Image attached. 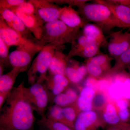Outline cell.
<instances>
[{
	"mask_svg": "<svg viewBox=\"0 0 130 130\" xmlns=\"http://www.w3.org/2000/svg\"><path fill=\"white\" fill-rule=\"evenodd\" d=\"M97 112L105 129L109 126L118 125L121 123L114 102L109 101L101 111Z\"/></svg>",
	"mask_w": 130,
	"mask_h": 130,
	"instance_id": "cell-14",
	"label": "cell"
},
{
	"mask_svg": "<svg viewBox=\"0 0 130 130\" xmlns=\"http://www.w3.org/2000/svg\"><path fill=\"white\" fill-rule=\"evenodd\" d=\"M44 129V130H47L46 129Z\"/></svg>",
	"mask_w": 130,
	"mask_h": 130,
	"instance_id": "cell-41",
	"label": "cell"
},
{
	"mask_svg": "<svg viewBox=\"0 0 130 130\" xmlns=\"http://www.w3.org/2000/svg\"><path fill=\"white\" fill-rule=\"evenodd\" d=\"M114 102L121 123H128V121H130V113L128 100H124L121 98Z\"/></svg>",
	"mask_w": 130,
	"mask_h": 130,
	"instance_id": "cell-27",
	"label": "cell"
},
{
	"mask_svg": "<svg viewBox=\"0 0 130 130\" xmlns=\"http://www.w3.org/2000/svg\"><path fill=\"white\" fill-rule=\"evenodd\" d=\"M120 125L122 130H130V123H121Z\"/></svg>",
	"mask_w": 130,
	"mask_h": 130,
	"instance_id": "cell-36",
	"label": "cell"
},
{
	"mask_svg": "<svg viewBox=\"0 0 130 130\" xmlns=\"http://www.w3.org/2000/svg\"><path fill=\"white\" fill-rule=\"evenodd\" d=\"M113 59V58L109 56L108 55L101 54L86 60L100 66L106 72V75L112 68L111 61Z\"/></svg>",
	"mask_w": 130,
	"mask_h": 130,
	"instance_id": "cell-26",
	"label": "cell"
},
{
	"mask_svg": "<svg viewBox=\"0 0 130 130\" xmlns=\"http://www.w3.org/2000/svg\"><path fill=\"white\" fill-rule=\"evenodd\" d=\"M127 68L128 70V74H129V77L130 78V64L128 66Z\"/></svg>",
	"mask_w": 130,
	"mask_h": 130,
	"instance_id": "cell-39",
	"label": "cell"
},
{
	"mask_svg": "<svg viewBox=\"0 0 130 130\" xmlns=\"http://www.w3.org/2000/svg\"><path fill=\"white\" fill-rule=\"evenodd\" d=\"M0 38L9 47L13 46H21L31 42L24 39L16 31L9 27L1 17Z\"/></svg>",
	"mask_w": 130,
	"mask_h": 130,
	"instance_id": "cell-11",
	"label": "cell"
},
{
	"mask_svg": "<svg viewBox=\"0 0 130 130\" xmlns=\"http://www.w3.org/2000/svg\"><path fill=\"white\" fill-rule=\"evenodd\" d=\"M11 92H0V109L3 107Z\"/></svg>",
	"mask_w": 130,
	"mask_h": 130,
	"instance_id": "cell-35",
	"label": "cell"
},
{
	"mask_svg": "<svg viewBox=\"0 0 130 130\" xmlns=\"http://www.w3.org/2000/svg\"><path fill=\"white\" fill-rule=\"evenodd\" d=\"M14 8L26 14H36L35 6L31 1H25L18 6Z\"/></svg>",
	"mask_w": 130,
	"mask_h": 130,
	"instance_id": "cell-33",
	"label": "cell"
},
{
	"mask_svg": "<svg viewBox=\"0 0 130 130\" xmlns=\"http://www.w3.org/2000/svg\"><path fill=\"white\" fill-rule=\"evenodd\" d=\"M0 17L11 27L26 40L37 44L38 40L26 27L17 14L11 10H0Z\"/></svg>",
	"mask_w": 130,
	"mask_h": 130,
	"instance_id": "cell-8",
	"label": "cell"
},
{
	"mask_svg": "<svg viewBox=\"0 0 130 130\" xmlns=\"http://www.w3.org/2000/svg\"><path fill=\"white\" fill-rule=\"evenodd\" d=\"M83 3L77 7L78 12L87 23L93 22L103 32H109L113 28L125 29L124 27L106 6L98 3Z\"/></svg>",
	"mask_w": 130,
	"mask_h": 130,
	"instance_id": "cell-3",
	"label": "cell"
},
{
	"mask_svg": "<svg viewBox=\"0 0 130 130\" xmlns=\"http://www.w3.org/2000/svg\"><path fill=\"white\" fill-rule=\"evenodd\" d=\"M43 47L35 43L18 47L16 50L9 55V64L13 68L19 70L21 72L28 70L33 57L39 53Z\"/></svg>",
	"mask_w": 130,
	"mask_h": 130,
	"instance_id": "cell-5",
	"label": "cell"
},
{
	"mask_svg": "<svg viewBox=\"0 0 130 130\" xmlns=\"http://www.w3.org/2000/svg\"><path fill=\"white\" fill-rule=\"evenodd\" d=\"M109 101L106 93L103 91H96L93 102V110L100 111Z\"/></svg>",
	"mask_w": 130,
	"mask_h": 130,
	"instance_id": "cell-31",
	"label": "cell"
},
{
	"mask_svg": "<svg viewBox=\"0 0 130 130\" xmlns=\"http://www.w3.org/2000/svg\"><path fill=\"white\" fill-rule=\"evenodd\" d=\"M46 83L47 89L51 91L54 97L64 92L67 88L70 82L66 76L57 74L48 76Z\"/></svg>",
	"mask_w": 130,
	"mask_h": 130,
	"instance_id": "cell-15",
	"label": "cell"
},
{
	"mask_svg": "<svg viewBox=\"0 0 130 130\" xmlns=\"http://www.w3.org/2000/svg\"><path fill=\"white\" fill-rule=\"evenodd\" d=\"M39 124L47 130H73L64 124L50 120L46 115L41 117Z\"/></svg>",
	"mask_w": 130,
	"mask_h": 130,
	"instance_id": "cell-28",
	"label": "cell"
},
{
	"mask_svg": "<svg viewBox=\"0 0 130 130\" xmlns=\"http://www.w3.org/2000/svg\"><path fill=\"white\" fill-rule=\"evenodd\" d=\"M80 32L71 43V49L67 55V58L69 60L75 56L80 57L89 45L93 43L96 44L92 40Z\"/></svg>",
	"mask_w": 130,
	"mask_h": 130,
	"instance_id": "cell-20",
	"label": "cell"
},
{
	"mask_svg": "<svg viewBox=\"0 0 130 130\" xmlns=\"http://www.w3.org/2000/svg\"><path fill=\"white\" fill-rule=\"evenodd\" d=\"M9 47L0 38V63L4 64L5 66L9 64Z\"/></svg>",
	"mask_w": 130,
	"mask_h": 130,
	"instance_id": "cell-32",
	"label": "cell"
},
{
	"mask_svg": "<svg viewBox=\"0 0 130 130\" xmlns=\"http://www.w3.org/2000/svg\"><path fill=\"white\" fill-rule=\"evenodd\" d=\"M116 2L124 5L130 8V0H115Z\"/></svg>",
	"mask_w": 130,
	"mask_h": 130,
	"instance_id": "cell-37",
	"label": "cell"
},
{
	"mask_svg": "<svg viewBox=\"0 0 130 130\" xmlns=\"http://www.w3.org/2000/svg\"><path fill=\"white\" fill-rule=\"evenodd\" d=\"M21 73L19 70L13 68L9 72L1 76L0 92H11L17 77Z\"/></svg>",
	"mask_w": 130,
	"mask_h": 130,
	"instance_id": "cell-24",
	"label": "cell"
},
{
	"mask_svg": "<svg viewBox=\"0 0 130 130\" xmlns=\"http://www.w3.org/2000/svg\"><path fill=\"white\" fill-rule=\"evenodd\" d=\"M96 91L88 86H84L81 89L76 105L80 112L93 110V102Z\"/></svg>",
	"mask_w": 130,
	"mask_h": 130,
	"instance_id": "cell-16",
	"label": "cell"
},
{
	"mask_svg": "<svg viewBox=\"0 0 130 130\" xmlns=\"http://www.w3.org/2000/svg\"><path fill=\"white\" fill-rule=\"evenodd\" d=\"M114 59L115 60L114 65L107 73L105 78H112L127 68L130 64V48Z\"/></svg>",
	"mask_w": 130,
	"mask_h": 130,
	"instance_id": "cell-21",
	"label": "cell"
},
{
	"mask_svg": "<svg viewBox=\"0 0 130 130\" xmlns=\"http://www.w3.org/2000/svg\"><path fill=\"white\" fill-rule=\"evenodd\" d=\"M123 30L112 32L109 35L108 51L110 56L113 58L130 48V30H128L124 32Z\"/></svg>",
	"mask_w": 130,
	"mask_h": 130,
	"instance_id": "cell-6",
	"label": "cell"
},
{
	"mask_svg": "<svg viewBox=\"0 0 130 130\" xmlns=\"http://www.w3.org/2000/svg\"><path fill=\"white\" fill-rule=\"evenodd\" d=\"M78 96L74 89L68 88L63 93L54 97V102L55 105L64 107L76 103Z\"/></svg>",
	"mask_w": 130,
	"mask_h": 130,
	"instance_id": "cell-23",
	"label": "cell"
},
{
	"mask_svg": "<svg viewBox=\"0 0 130 130\" xmlns=\"http://www.w3.org/2000/svg\"><path fill=\"white\" fill-rule=\"evenodd\" d=\"M82 34L101 47L107 43V38L102 29L97 25L88 23L83 28Z\"/></svg>",
	"mask_w": 130,
	"mask_h": 130,
	"instance_id": "cell-19",
	"label": "cell"
},
{
	"mask_svg": "<svg viewBox=\"0 0 130 130\" xmlns=\"http://www.w3.org/2000/svg\"><path fill=\"white\" fill-rule=\"evenodd\" d=\"M80 32V29L70 28L58 20L44 24L41 37L37 44L42 47L51 46L64 48V44H71Z\"/></svg>",
	"mask_w": 130,
	"mask_h": 130,
	"instance_id": "cell-2",
	"label": "cell"
},
{
	"mask_svg": "<svg viewBox=\"0 0 130 130\" xmlns=\"http://www.w3.org/2000/svg\"><path fill=\"white\" fill-rule=\"evenodd\" d=\"M23 83L13 88L0 109V130H31L33 128L35 110L23 91Z\"/></svg>",
	"mask_w": 130,
	"mask_h": 130,
	"instance_id": "cell-1",
	"label": "cell"
},
{
	"mask_svg": "<svg viewBox=\"0 0 130 130\" xmlns=\"http://www.w3.org/2000/svg\"><path fill=\"white\" fill-rule=\"evenodd\" d=\"M36 14L44 24L59 19L62 8L47 1L32 0Z\"/></svg>",
	"mask_w": 130,
	"mask_h": 130,
	"instance_id": "cell-7",
	"label": "cell"
},
{
	"mask_svg": "<svg viewBox=\"0 0 130 130\" xmlns=\"http://www.w3.org/2000/svg\"><path fill=\"white\" fill-rule=\"evenodd\" d=\"M105 130H121L120 125L113 126H109L105 129Z\"/></svg>",
	"mask_w": 130,
	"mask_h": 130,
	"instance_id": "cell-38",
	"label": "cell"
},
{
	"mask_svg": "<svg viewBox=\"0 0 130 130\" xmlns=\"http://www.w3.org/2000/svg\"><path fill=\"white\" fill-rule=\"evenodd\" d=\"M28 99L32 104L35 111L41 117L45 116L49 101V95L46 87L43 91L36 93Z\"/></svg>",
	"mask_w": 130,
	"mask_h": 130,
	"instance_id": "cell-18",
	"label": "cell"
},
{
	"mask_svg": "<svg viewBox=\"0 0 130 130\" xmlns=\"http://www.w3.org/2000/svg\"><path fill=\"white\" fill-rule=\"evenodd\" d=\"M63 48H64L51 46L43 47L28 70L27 76L29 84L46 82L48 77L47 73L55 51L56 50H62Z\"/></svg>",
	"mask_w": 130,
	"mask_h": 130,
	"instance_id": "cell-4",
	"label": "cell"
},
{
	"mask_svg": "<svg viewBox=\"0 0 130 130\" xmlns=\"http://www.w3.org/2000/svg\"><path fill=\"white\" fill-rule=\"evenodd\" d=\"M128 107H129V111L130 113V100H128Z\"/></svg>",
	"mask_w": 130,
	"mask_h": 130,
	"instance_id": "cell-40",
	"label": "cell"
},
{
	"mask_svg": "<svg viewBox=\"0 0 130 130\" xmlns=\"http://www.w3.org/2000/svg\"><path fill=\"white\" fill-rule=\"evenodd\" d=\"M24 0H1L0 10L11 9L17 7L24 2Z\"/></svg>",
	"mask_w": 130,
	"mask_h": 130,
	"instance_id": "cell-34",
	"label": "cell"
},
{
	"mask_svg": "<svg viewBox=\"0 0 130 130\" xmlns=\"http://www.w3.org/2000/svg\"><path fill=\"white\" fill-rule=\"evenodd\" d=\"M59 20L70 28L83 29L88 23L80 16L78 12L71 6H66L62 8Z\"/></svg>",
	"mask_w": 130,
	"mask_h": 130,
	"instance_id": "cell-13",
	"label": "cell"
},
{
	"mask_svg": "<svg viewBox=\"0 0 130 130\" xmlns=\"http://www.w3.org/2000/svg\"><path fill=\"white\" fill-rule=\"evenodd\" d=\"M95 2L103 4L112 12L123 25L125 29L130 30V8L124 5L116 2L115 0H96Z\"/></svg>",
	"mask_w": 130,
	"mask_h": 130,
	"instance_id": "cell-10",
	"label": "cell"
},
{
	"mask_svg": "<svg viewBox=\"0 0 130 130\" xmlns=\"http://www.w3.org/2000/svg\"><path fill=\"white\" fill-rule=\"evenodd\" d=\"M46 116L48 119L67 125L63 112V107L54 105L50 107Z\"/></svg>",
	"mask_w": 130,
	"mask_h": 130,
	"instance_id": "cell-29",
	"label": "cell"
},
{
	"mask_svg": "<svg viewBox=\"0 0 130 130\" xmlns=\"http://www.w3.org/2000/svg\"><path fill=\"white\" fill-rule=\"evenodd\" d=\"M67 55L62 51L56 50L51 60L48 69L50 75L59 74L66 76V71L68 65Z\"/></svg>",
	"mask_w": 130,
	"mask_h": 130,
	"instance_id": "cell-17",
	"label": "cell"
},
{
	"mask_svg": "<svg viewBox=\"0 0 130 130\" xmlns=\"http://www.w3.org/2000/svg\"><path fill=\"white\" fill-rule=\"evenodd\" d=\"M105 128L100 119L99 113L94 110L81 112L73 126V130H98Z\"/></svg>",
	"mask_w": 130,
	"mask_h": 130,
	"instance_id": "cell-9",
	"label": "cell"
},
{
	"mask_svg": "<svg viewBox=\"0 0 130 130\" xmlns=\"http://www.w3.org/2000/svg\"><path fill=\"white\" fill-rule=\"evenodd\" d=\"M86 66L88 74L90 77L97 79H104L106 73L100 66L86 60Z\"/></svg>",
	"mask_w": 130,
	"mask_h": 130,
	"instance_id": "cell-30",
	"label": "cell"
},
{
	"mask_svg": "<svg viewBox=\"0 0 130 130\" xmlns=\"http://www.w3.org/2000/svg\"><path fill=\"white\" fill-rule=\"evenodd\" d=\"M88 74L86 65L79 66L77 64L68 66L66 71V76L70 83L77 84L83 81Z\"/></svg>",
	"mask_w": 130,
	"mask_h": 130,
	"instance_id": "cell-22",
	"label": "cell"
},
{
	"mask_svg": "<svg viewBox=\"0 0 130 130\" xmlns=\"http://www.w3.org/2000/svg\"><path fill=\"white\" fill-rule=\"evenodd\" d=\"M63 112L67 125L73 130L74 123L81 112L76 103L63 107Z\"/></svg>",
	"mask_w": 130,
	"mask_h": 130,
	"instance_id": "cell-25",
	"label": "cell"
},
{
	"mask_svg": "<svg viewBox=\"0 0 130 130\" xmlns=\"http://www.w3.org/2000/svg\"><path fill=\"white\" fill-rule=\"evenodd\" d=\"M10 10L15 13L35 38L38 41L41 37L43 28L44 23L36 14H28L23 13L13 8Z\"/></svg>",
	"mask_w": 130,
	"mask_h": 130,
	"instance_id": "cell-12",
	"label": "cell"
}]
</instances>
